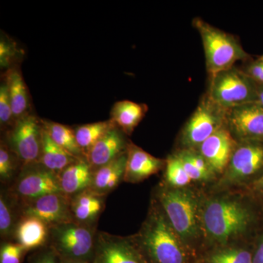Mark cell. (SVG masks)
<instances>
[{
	"mask_svg": "<svg viewBox=\"0 0 263 263\" xmlns=\"http://www.w3.org/2000/svg\"><path fill=\"white\" fill-rule=\"evenodd\" d=\"M259 209L243 191L204 192L203 245L214 248L249 241L259 230Z\"/></svg>",
	"mask_w": 263,
	"mask_h": 263,
	"instance_id": "6da1fadb",
	"label": "cell"
},
{
	"mask_svg": "<svg viewBox=\"0 0 263 263\" xmlns=\"http://www.w3.org/2000/svg\"><path fill=\"white\" fill-rule=\"evenodd\" d=\"M129 239L146 263H189L194 253L171 226L155 197L141 229Z\"/></svg>",
	"mask_w": 263,
	"mask_h": 263,
	"instance_id": "7a4b0ae2",
	"label": "cell"
},
{
	"mask_svg": "<svg viewBox=\"0 0 263 263\" xmlns=\"http://www.w3.org/2000/svg\"><path fill=\"white\" fill-rule=\"evenodd\" d=\"M204 191L193 187L173 188L162 182L155 198L170 223L185 243L195 252L203 245L201 212Z\"/></svg>",
	"mask_w": 263,
	"mask_h": 263,
	"instance_id": "3957f363",
	"label": "cell"
},
{
	"mask_svg": "<svg viewBox=\"0 0 263 263\" xmlns=\"http://www.w3.org/2000/svg\"><path fill=\"white\" fill-rule=\"evenodd\" d=\"M226 171L209 192L241 191L263 173V143L238 142Z\"/></svg>",
	"mask_w": 263,
	"mask_h": 263,
	"instance_id": "277c9868",
	"label": "cell"
},
{
	"mask_svg": "<svg viewBox=\"0 0 263 263\" xmlns=\"http://www.w3.org/2000/svg\"><path fill=\"white\" fill-rule=\"evenodd\" d=\"M48 228V245L62 259L93 263L98 235L95 227L72 221Z\"/></svg>",
	"mask_w": 263,
	"mask_h": 263,
	"instance_id": "5b68a950",
	"label": "cell"
},
{
	"mask_svg": "<svg viewBox=\"0 0 263 263\" xmlns=\"http://www.w3.org/2000/svg\"><path fill=\"white\" fill-rule=\"evenodd\" d=\"M194 26L201 37L208 72L212 77L232 68L235 62L248 58V53L228 33L200 18L194 20Z\"/></svg>",
	"mask_w": 263,
	"mask_h": 263,
	"instance_id": "8992f818",
	"label": "cell"
},
{
	"mask_svg": "<svg viewBox=\"0 0 263 263\" xmlns=\"http://www.w3.org/2000/svg\"><path fill=\"white\" fill-rule=\"evenodd\" d=\"M212 78L208 96L220 108L228 110L257 103V86L245 72L233 67Z\"/></svg>",
	"mask_w": 263,
	"mask_h": 263,
	"instance_id": "52a82bcc",
	"label": "cell"
},
{
	"mask_svg": "<svg viewBox=\"0 0 263 263\" xmlns=\"http://www.w3.org/2000/svg\"><path fill=\"white\" fill-rule=\"evenodd\" d=\"M227 111L213 103L209 96L202 98L181 132L182 148L197 150L209 137L226 126Z\"/></svg>",
	"mask_w": 263,
	"mask_h": 263,
	"instance_id": "ba28073f",
	"label": "cell"
},
{
	"mask_svg": "<svg viewBox=\"0 0 263 263\" xmlns=\"http://www.w3.org/2000/svg\"><path fill=\"white\" fill-rule=\"evenodd\" d=\"M10 193L19 204L49 194L62 193L58 175L40 163L24 166Z\"/></svg>",
	"mask_w": 263,
	"mask_h": 263,
	"instance_id": "9c48e42d",
	"label": "cell"
},
{
	"mask_svg": "<svg viewBox=\"0 0 263 263\" xmlns=\"http://www.w3.org/2000/svg\"><path fill=\"white\" fill-rule=\"evenodd\" d=\"M42 121L26 114L15 122L8 136L10 148L24 166L38 163L42 145Z\"/></svg>",
	"mask_w": 263,
	"mask_h": 263,
	"instance_id": "30bf717a",
	"label": "cell"
},
{
	"mask_svg": "<svg viewBox=\"0 0 263 263\" xmlns=\"http://www.w3.org/2000/svg\"><path fill=\"white\" fill-rule=\"evenodd\" d=\"M226 125L238 142L263 143V107L252 103L230 109Z\"/></svg>",
	"mask_w": 263,
	"mask_h": 263,
	"instance_id": "8fae6325",
	"label": "cell"
},
{
	"mask_svg": "<svg viewBox=\"0 0 263 263\" xmlns=\"http://www.w3.org/2000/svg\"><path fill=\"white\" fill-rule=\"evenodd\" d=\"M71 197L62 193L49 194L20 204L21 216H28L44 221L48 227L73 221Z\"/></svg>",
	"mask_w": 263,
	"mask_h": 263,
	"instance_id": "7c38bea8",
	"label": "cell"
},
{
	"mask_svg": "<svg viewBox=\"0 0 263 263\" xmlns=\"http://www.w3.org/2000/svg\"><path fill=\"white\" fill-rule=\"evenodd\" d=\"M93 263H146L129 237L100 232L97 235Z\"/></svg>",
	"mask_w": 263,
	"mask_h": 263,
	"instance_id": "4fadbf2b",
	"label": "cell"
},
{
	"mask_svg": "<svg viewBox=\"0 0 263 263\" xmlns=\"http://www.w3.org/2000/svg\"><path fill=\"white\" fill-rule=\"evenodd\" d=\"M238 143L226 125L209 137L197 151L219 179L226 171Z\"/></svg>",
	"mask_w": 263,
	"mask_h": 263,
	"instance_id": "5bb4252c",
	"label": "cell"
},
{
	"mask_svg": "<svg viewBox=\"0 0 263 263\" xmlns=\"http://www.w3.org/2000/svg\"><path fill=\"white\" fill-rule=\"evenodd\" d=\"M165 163V160L157 158L134 143H129L124 181L133 183L141 182L164 168Z\"/></svg>",
	"mask_w": 263,
	"mask_h": 263,
	"instance_id": "9a60e30c",
	"label": "cell"
},
{
	"mask_svg": "<svg viewBox=\"0 0 263 263\" xmlns=\"http://www.w3.org/2000/svg\"><path fill=\"white\" fill-rule=\"evenodd\" d=\"M124 134L114 126L90 150L86 160L93 172L127 152L129 143Z\"/></svg>",
	"mask_w": 263,
	"mask_h": 263,
	"instance_id": "2e32d148",
	"label": "cell"
},
{
	"mask_svg": "<svg viewBox=\"0 0 263 263\" xmlns=\"http://www.w3.org/2000/svg\"><path fill=\"white\" fill-rule=\"evenodd\" d=\"M105 195L86 190L71 197L70 210L73 221L88 226H96L105 208Z\"/></svg>",
	"mask_w": 263,
	"mask_h": 263,
	"instance_id": "e0dca14e",
	"label": "cell"
},
{
	"mask_svg": "<svg viewBox=\"0 0 263 263\" xmlns=\"http://www.w3.org/2000/svg\"><path fill=\"white\" fill-rule=\"evenodd\" d=\"M48 237L49 228L44 221L33 216H22L15 227L13 238L29 251L47 245Z\"/></svg>",
	"mask_w": 263,
	"mask_h": 263,
	"instance_id": "ac0fdd59",
	"label": "cell"
},
{
	"mask_svg": "<svg viewBox=\"0 0 263 263\" xmlns=\"http://www.w3.org/2000/svg\"><path fill=\"white\" fill-rule=\"evenodd\" d=\"M127 160V151L95 171L90 190L105 196L114 191L121 181H124Z\"/></svg>",
	"mask_w": 263,
	"mask_h": 263,
	"instance_id": "d6986e66",
	"label": "cell"
},
{
	"mask_svg": "<svg viewBox=\"0 0 263 263\" xmlns=\"http://www.w3.org/2000/svg\"><path fill=\"white\" fill-rule=\"evenodd\" d=\"M93 172L86 160L78 161L58 175L62 192L72 197L89 190L92 183Z\"/></svg>",
	"mask_w": 263,
	"mask_h": 263,
	"instance_id": "ffe728a7",
	"label": "cell"
},
{
	"mask_svg": "<svg viewBox=\"0 0 263 263\" xmlns=\"http://www.w3.org/2000/svg\"><path fill=\"white\" fill-rule=\"evenodd\" d=\"M175 155L181 161L193 183L212 186L217 181V176L198 151L182 148Z\"/></svg>",
	"mask_w": 263,
	"mask_h": 263,
	"instance_id": "44dd1931",
	"label": "cell"
},
{
	"mask_svg": "<svg viewBox=\"0 0 263 263\" xmlns=\"http://www.w3.org/2000/svg\"><path fill=\"white\" fill-rule=\"evenodd\" d=\"M79 160H81L57 145L43 127L42 145L38 163L59 175Z\"/></svg>",
	"mask_w": 263,
	"mask_h": 263,
	"instance_id": "7402d4cb",
	"label": "cell"
},
{
	"mask_svg": "<svg viewBox=\"0 0 263 263\" xmlns=\"http://www.w3.org/2000/svg\"><path fill=\"white\" fill-rule=\"evenodd\" d=\"M147 110L148 107L145 104L122 100L114 104L110 121L124 134L130 135L145 117Z\"/></svg>",
	"mask_w": 263,
	"mask_h": 263,
	"instance_id": "603a6c76",
	"label": "cell"
},
{
	"mask_svg": "<svg viewBox=\"0 0 263 263\" xmlns=\"http://www.w3.org/2000/svg\"><path fill=\"white\" fill-rule=\"evenodd\" d=\"M211 249L205 263H253V240Z\"/></svg>",
	"mask_w": 263,
	"mask_h": 263,
	"instance_id": "cb8c5ba5",
	"label": "cell"
},
{
	"mask_svg": "<svg viewBox=\"0 0 263 263\" xmlns=\"http://www.w3.org/2000/svg\"><path fill=\"white\" fill-rule=\"evenodd\" d=\"M5 80L8 85L13 117L17 120L26 115L29 108V98L27 86L20 71L15 68L8 71Z\"/></svg>",
	"mask_w": 263,
	"mask_h": 263,
	"instance_id": "d4e9b609",
	"label": "cell"
},
{
	"mask_svg": "<svg viewBox=\"0 0 263 263\" xmlns=\"http://www.w3.org/2000/svg\"><path fill=\"white\" fill-rule=\"evenodd\" d=\"M43 127L57 145L80 160H86L76 141L75 130L60 123L42 121Z\"/></svg>",
	"mask_w": 263,
	"mask_h": 263,
	"instance_id": "484cf974",
	"label": "cell"
},
{
	"mask_svg": "<svg viewBox=\"0 0 263 263\" xmlns=\"http://www.w3.org/2000/svg\"><path fill=\"white\" fill-rule=\"evenodd\" d=\"M114 126V123L109 120L84 124L76 128V141L85 158L92 147Z\"/></svg>",
	"mask_w": 263,
	"mask_h": 263,
	"instance_id": "4316f807",
	"label": "cell"
},
{
	"mask_svg": "<svg viewBox=\"0 0 263 263\" xmlns=\"http://www.w3.org/2000/svg\"><path fill=\"white\" fill-rule=\"evenodd\" d=\"M18 200L11 193L2 190L0 195V234L3 239L14 237L15 227L21 216L16 215L15 205Z\"/></svg>",
	"mask_w": 263,
	"mask_h": 263,
	"instance_id": "83f0119b",
	"label": "cell"
},
{
	"mask_svg": "<svg viewBox=\"0 0 263 263\" xmlns=\"http://www.w3.org/2000/svg\"><path fill=\"white\" fill-rule=\"evenodd\" d=\"M165 161L164 181L162 182L173 188H184L193 186V181L186 174L177 156L175 154L170 155Z\"/></svg>",
	"mask_w": 263,
	"mask_h": 263,
	"instance_id": "f1b7e54d",
	"label": "cell"
},
{
	"mask_svg": "<svg viewBox=\"0 0 263 263\" xmlns=\"http://www.w3.org/2000/svg\"><path fill=\"white\" fill-rule=\"evenodd\" d=\"M15 159L18 158L14 152L2 142L0 146V179L2 183H8L13 180L17 168Z\"/></svg>",
	"mask_w": 263,
	"mask_h": 263,
	"instance_id": "f546056e",
	"label": "cell"
},
{
	"mask_svg": "<svg viewBox=\"0 0 263 263\" xmlns=\"http://www.w3.org/2000/svg\"><path fill=\"white\" fill-rule=\"evenodd\" d=\"M25 248L18 243H3L0 249V263H22Z\"/></svg>",
	"mask_w": 263,
	"mask_h": 263,
	"instance_id": "4dcf8cb0",
	"label": "cell"
},
{
	"mask_svg": "<svg viewBox=\"0 0 263 263\" xmlns=\"http://www.w3.org/2000/svg\"><path fill=\"white\" fill-rule=\"evenodd\" d=\"M13 119L14 117L8 94V85L4 79L0 86V123L2 127L11 124Z\"/></svg>",
	"mask_w": 263,
	"mask_h": 263,
	"instance_id": "1f68e13d",
	"label": "cell"
},
{
	"mask_svg": "<svg viewBox=\"0 0 263 263\" xmlns=\"http://www.w3.org/2000/svg\"><path fill=\"white\" fill-rule=\"evenodd\" d=\"M29 263H63L56 251L48 245L31 256Z\"/></svg>",
	"mask_w": 263,
	"mask_h": 263,
	"instance_id": "d6a6232c",
	"label": "cell"
},
{
	"mask_svg": "<svg viewBox=\"0 0 263 263\" xmlns=\"http://www.w3.org/2000/svg\"><path fill=\"white\" fill-rule=\"evenodd\" d=\"M241 191L250 197L259 208L263 207V173L258 179Z\"/></svg>",
	"mask_w": 263,
	"mask_h": 263,
	"instance_id": "836d02e7",
	"label": "cell"
},
{
	"mask_svg": "<svg viewBox=\"0 0 263 263\" xmlns=\"http://www.w3.org/2000/svg\"><path fill=\"white\" fill-rule=\"evenodd\" d=\"M15 45L5 39L0 43V65L2 67H6L10 65L15 57Z\"/></svg>",
	"mask_w": 263,
	"mask_h": 263,
	"instance_id": "e575fe53",
	"label": "cell"
},
{
	"mask_svg": "<svg viewBox=\"0 0 263 263\" xmlns=\"http://www.w3.org/2000/svg\"><path fill=\"white\" fill-rule=\"evenodd\" d=\"M253 263H263V228L253 238Z\"/></svg>",
	"mask_w": 263,
	"mask_h": 263,
	"instance_id": "d590c367",
	"label": "cell"
},
{
	"mask_svg": "<svg viewBox=\"0 0 263 263\" xmlns=\"http://www.w3.org/2000/svg\"><path fill=\"white\" fill-rule=\"evenodd\" d=\"M247 76L254 82L259 83L263 85V62L259 60L249 66L247 72Z\"/></svg>",
	"mask_w": 263,
	"mask_h": 263,
	"instance_id": "8d00e7d4",
	"label": "cell"
},
{
	"mask_svg": "<svg viewBox=\"0 0 263 263\" xmlns=\"http://www.w3.org/2000/svg\"><path fill=\"white\" fill-rule=\"evenodd\" d=\"M257 103L263 107V85L257 86Z\"/></svg>",
	"mask_w": 263,
	"mask_h": 263,
	"instance_id": "74e56055",
	"label": "cell"
},
{
	"mask_svg": "<svg viewBox=\"0 0 263 263\" xmlns=\"http://www.w3.org/2000/svg\"><path fill=\"white\" fill-rule=\"evenodd\" d=\"M62 262H63V263H89L84 262V261L67 260V259H62Z\"/></svg>",
	"mask_w": 263,
	"mask_h": 263,
	"instance_id": "f35d334b",
	"label": "cell"
},
{
	"mask_svg": "<svg viewBox=\"0 0 263 263\" xmlns=\"http://www.w3.org/2000/svg\"><path fill=\"white\" fill-rule=\"evenodd\" d=\"M259 60H262V61L263 62V56L261 57L260 59H259Z\"/></svg>",
	"mask_w": 263,
	"mask_h": 263,
	"instance_id": "ab89813d",
	"label": "cell"
}]
</instances>
